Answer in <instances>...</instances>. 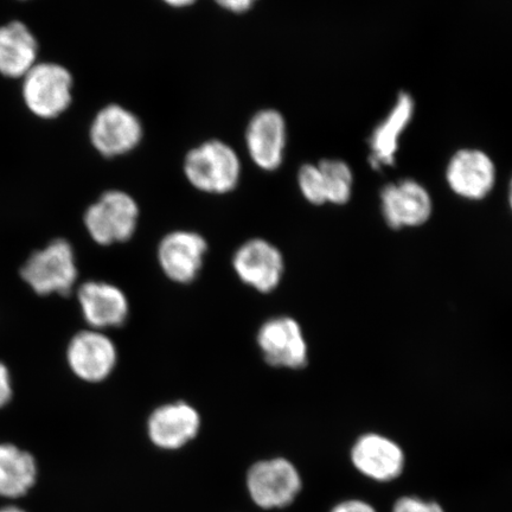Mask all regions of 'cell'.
Listing matches in <instances>:
<instances>
[{
	"mask_svg": "<svg viewBox=\"0 0 512 512\" xmlns=\"http://www.w3.org/2000/svg\"><path fill=\"white\" fill-rule=\"evenodd\" d=\"M202 416L190 403L176 401L153 409L146 420V438L156 450L178 452L200 437Z\"/></svg>",
	"mask_w": 512,
	"mask_h": 512,
	"instance_id": "8992f818",
	"label": "cell"
},
{
	"mask_svg": "<svg viewBox=\"0 0 512 512\" xmlns=\"http://www.w3.org/2000/svg\"><path fill=\"white\" fill-rule=\"evenodd\" d=\"M256 341L265 361L272 367L302 369L309 361L304 332L293 318L267 320L262 324Z\"/></svg>",
	"mask_w": 512,
	"mask_h": 512,
	"instance_id": "ba28073f",
	"label": "cell"
},
{
	"mask_svg": "<svg viewBox=\"0 0 512 512\" xmlns=\"http://www.w3.org/2000/svg\"><path fill=\"white\" fill-rule=\"evenodd\" d=\"M82 316L93 330L118 328L130 315V304L119 287L105 281H87L78 291Z\"/></svg>",
	"mask_w": 512,
	"mask_h": 512,
	"instance_id": "4fadbf2b",
	"label": "cell"
},
{
	"mask_svg": "<svg viewBox=\"0 0 512 512\" xmlns=\"http://www.w3.org/2000/svg\"><path fill=\"white\" fill-rule=\"evenodd\" d=\"M255 2L256 0H215V3L219 4L221 8L236 12V14L248 11Z\"/></svg>",
	"mask_w": 512,
	"mask_h": 512,
	"instance_id": "d4e9b609",
	"label": "cell"
},
{
	"mask_svg": "<svg viewBox=\"0 0 512 512\" xmlns=\"http://www.w3.org/2000/svg\"><path fill=\"white\" fill-rule=\"evenodd\" d=\"M0 512H27V511H24L23 509H19L17 507H6L3 509H0Z\"/></svg>",
	"mask_w": 512,
	"mask_h": 512,
	"instance_id": "4316f807",
	"label": "cell"
},
{
	"mask_svg": "<svg viewBox=\"0 0 512 512\" xmlns=\"http://www.w3.org/2000/svg\"><path fill=\"white\" fill-rule=\"evenodd\" d=\"M330 512H377L367 502L358 501V499H349L335 505Z\"/></svg>",
	"mask_w": 512,
	"mask_h": 512,
	"instance_id": "cb8c5ba5",
	"label": "cell"
},
{
	"mask_svg": "<svg viewBox=\"0 0 512 512\" xmlns=\"http://www.w3.org/2000/svg\"><path fill=\"white\" fill-rule=\"evenodd\" d=\"M12 394H14V387H12L10 370L3 362H0V408L8 405Z\"/></svg>",
	"mask_w": 512,
	"mask_h": 512,
	"instance_id": "603a6c76",
	"label": "cell"
},
{
	"mask_svg": "<svg viewBox=\"0 0 512 512\" xmlns=\"http://www.w3.org/2000/svg\"><path fill=\"white\" fill-rule=\"evenodd\" d=\"M117 362V348L102 331L83 330L70 339L67 348L68 367L82 381H105L113 373Z\"/></svg>",
	"mask_w": 512,
	"mask_h": 512,
	"instance_id": "52a82bcc",
	"label": "cell"
},
{
	"mask_svg": "<svg viewBox=\"0 0 512 512\" xmlns=\"http://www.w3.org/2000/svg\"><path fill=\"white\" fill-rule=\"evenodd\" d=\"M446 176L448 185L460 197L483 200L494 188L496 169L486 153L462 150L451 159Z\"/></svg>",
	"mask_w": 512,
	"mask_h": 512,
	"instance_id": "9a60e30c",
	"label": "cell"
},
{
	"mask_svg": "<svg viewBox=\"0 0 512 512\" xmlns=\"http://www.w3.org/2000/svg\"><path fill=\"white\" fill-rule=\"evenodd\" d=\"M509 204H510V208L512 210V179H511L510 187H509Z\"/></svg>",
	"mask_w": 512,
	"mask_h": 512,
	"instance_id": "83f0119b",
	"label": "cell"
},
{
	"mask_svg": "<svg viewBox=\"0 0 512 512\" xmlns=\"http://www.w3.org/2000/svg\"><path fill=\"white\" fill-rule=\"evenodd\" d=\"M381 207L384 220L394 229L421 226L430 219L433 209L428 191L412 179L383 188Z\"/></svg>",
	"mask_w": 512,
	"mask_h": 512,
	"instance_id": "7c38bea8",
	"label": "cell"
},
{
	"mask_svg": "<svg viewBox=\"0 0 512 512\" xmlns=\"http://www.w3.org/2000/svg\"><path fill=\"white\" fill-rule=\"evenodd\" d=\"M37 479V464L32 454L16 445L0 444V496L27 495Z\"/></svg>",
	"mask_w": 512,
	"mask_h": 512,
	"instance_id": "d6986e66",
	"label": "cell"
},
{
	"mask_svg": "<svg viewBox=\"0 0 512 512\" xmlns=\"http://www.w3.org/2000/svg\"><path fill=\"white\" fill-rule=\"evenodd\" d=\"M165 4L172 6V8H188L194 4L196 0H163Z\"/></svg>",
	"mask_w": 512,
	"mask_h": 512,
	"instance_id": "484cf974",
	"label": "cell"
},
{
	"mask_svg": "<svg viewBox=\"0 0 512 512\" xmlns=\"http://www.w3.org/2000/svg\"><path fill=\"white\" fill-rule=\"evenodd\" d=\"M138 220L137 202L119 190L105 192L85 214L87 232L101 246L130 240L136 232Z\"/></svg>",
	"mask_w": 512,
	"mask_h": 512,
	"instance_id": "277c9868",
	"label": "cell"
},
{
	"mask_svg": "<svg viewBox=\"0 0 512 512\" xmlns=\"http://www.w3.org/2000/svg\"><path fill=\"white\" fill-rule=\"evenodd\" d=\"M245 483L249 499L261 511L291 508L304 489L298 466L283 456L256 460L248 467Z\"/></svg>",
	"mask_w": 512,
	"mask_h": 512,
	"instance_id": "6da1fadb",
	"label": "cell"
},
{
	"mask_svg": "<svg viewBox=\"0 0 512 512\" xmlns=\"http://www.w3.org/2000/svg\"><path fill=\"white\" fill-rule=\"evenodd\" d=\"M72 74L60 64H36L24 76L23 98L29 110L42 119L59 117L72 102Z\"/></svg>",
	"mask_w": 512,
	"mask_h": 512,
	"instance_id": "5b68a950",
	"label": "cell"
},
{
	"mask_svg": "<svg viewBox=\"0 0 512 512\" xmlns=\"http://www.w3.org/2000/svg\"><path fill=\"white\" fill-rule=\"evenodd\" d=\"M414 110V102L411 95L401 93L393 111L388 118L376 128L370 139L371 151L370 163L375 169L392 165L394 155L398 151L400 134L411 121Z\"/></svg>",
	"mask_w": 512,
	"mask_h": 512,
	"instance_id": "ac0fdd59",
	"label": "cell"
},
{
	"mask_svg": "<svg viewBox=\"0 0 512 512\" xmlns=\"http://www.w3.org/2000/svg\"><path fill=\"white\" fill-rule=\"evenodd\" d=\"M393 512H445L438 503L418 497H402L395 503Z\"/></svg>",
	"mask_w": 512,
	"mask_h": 512,
	"instance_id": "7402d4cb",
	"label": "cell"
},
{
	"mask_svg": "<svg viewBox=\"0 0 512 512\" xmlns=\"http://www.w3.org/2000/svg\"><path fill=\"white\" fill-rule=\"evenodd\" d=\"M143 138V126L132 112L110 105L96 115L91 127V140L105 157L125 155Z\"/></svg>",
	"mask_w": 512,
	"mask_h": 512,
	"instance_id": "8fae6325",
	"label": "cell"
},
{
	"mask_svg": "<svg viewBox=\"0 0 512 512\" xmlns=\"http://www.w3.org/2000/svg\"><path fill=\"white\" fill-rule=\"evenodd\" d=\"M233 267L243 284L260 293L273 292L285 272L283 254L272 243L262 239L243 243L234 254Z\"/></svg>",
	"mask_w": 512,
	"mask_h": 512,
	"instance_id": "9c48e42d",
	"label": "cell"
},
{
	"mask_svg": "<svg viewBox=\"0 0 512 512\" xmlns=\"http://www.w3.org/2000/svg\"><path fill=\"white\" fill-rule=\"evenodd\" d=\"M78 274L74 248L64 239L32 253L21 268L22 279L38 296H66L73 291Z\"/></svg>",
	"mask_w": 512,
	"mask_h": 512,
	"instance_id": "7a4b0ae2",
	"label": "cell"
},
{
	"mask_svg": "<svg viewBox=\"0 0 512 512\" xmlns=\"http://www.w3.org/2000/svg\"><path fill=\"white\" fill-rule=\"evenodd\" d=\"M208 243L203 236L188 230H177L164 236L158 247L160 268L177 284H190L200 274Z\"/></svg>",
	"mask_w": 512,
	"mask_h": 512,
	"instance_id": "30bf717a",
	"label": "cell"
},
{
	"mask_svg": "<svg viewBox=\"0 0 512 512\" xmlns=\"http://www.w3.org/2000/svg\"><path fill=\"white\" fill-rule=\"evenodd\" d=\"M249 155L260 169L274 171L284 159L286 124L279 112L261 111L254 115L246 134Z\"/></svg>",
	"mask_w": 512,
	"mask_h": 512,
	"instance_id": "2e32d148",
	"label": "cell"
},
{
	"mask_svg": "<svg viewBox=\"0 0 512 512\" xmlns=\"http://www.w3.org/2000/svg\"><path fill=\"white\" fill-rule=\"evenodd\" d=\"M38 53L36 37L22 22L0 27V73L8 78H24L34 66Z\"/></svg>",
	"mask_w": 512,
	"mask_h": 512,
	"instance_id": "e0dca14e",
	"label": "cell"
},
{
	"mask_svg": "<svg viewBox=\"0 0 512 512\" xmlns=\"http://www.w3.org/2000/svg\"><path fill=\"white\" fill-rule=\"evenodd\" d=\"M318 168L322 174L326 203L342 206L349 202L352 191V172L342 160H322Z\"/></svg>",
	"mask_w": 512,
	"mask_h": 512,
	"instance_id": "ffe728a7",
	"label": "cell"
},
{
	"mask_svg": "<svg viewBox=\"0 0 512 512\" xmlns=\"http://www.w3.org/2000/svg\"><path fill=\"white\" fill-rule=\"evenodd\" d=\"M352 464L362 475L387 483L400 477L405 467V453L392 439L369 433L358 438L351 450Z\"/></svg>",
	"mask_w": 512,
	"mask_h": 512,
	"instance_id": "5bb4252c",
	"label": "cell"
},
{
	"mask_svg": "<svg viewBox=\"0 0 512 512\" xmlns=\"http://www.w3.org/2000/svg\"><path fill=\"white\" fill-rule=\"evenodd\" d=\"M298 183L300 191L307 201L316 206L326 203L323 178L318 165H304L299 171Z\"/></svg>",
	"mask_w": 512,
	"mask_h": 512,
	"instance_id": "44dd1931",
	"label": "cell"
},
{
	"mask_svg": "<svg viewBox=\"0 0 512 512\" xmlns=\"http://www.w3.org/2000/svg\"><path fill=\"white\" fill-rule=\"evenodd\" d=\"M184 172L188 181L208 194H227L239 183L241 165L232 147L213 140L188 153Z\"/></svg>",
	"mask_w": 512,
	"mask_h": 512,
	"instance_id": "3957f363",
	"label": "cell"
}]
</instances>
